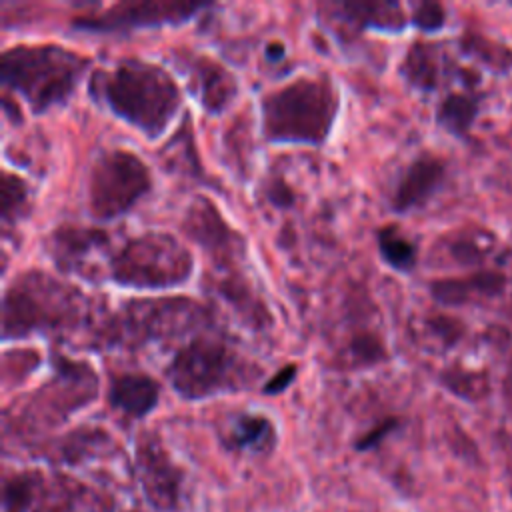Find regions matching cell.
I'll use <instances>...</instances> for the list:
<instances>
[{
	"label": "cell",
	"mask_w": 512,
	"mask_h": 512,
	"mask_svg": "<svg viewBox=\"0 0 512 512\" xmlns=\"http://www.w3.org/2000/svg\"><path fill=\"white\" fill-rule=\"evenodd\" d=\"M504 396H506L508 404L512 406V362H510L508 372H506V378H504Z\"/></svg>",
	"instance_id": "obj_34"
},
{
	"label": "cell",
	"mask_w": 512,
	"mask_h": 512,
	"mask_svg": "<svg viewBox=\"0 0 512 512\" xmlns=\"http://www.w3.org/2000/svg\"><path fill=\"white\" fill-rule=\"evenodd\" d=\"M148 164L126 148L100 152L88 172V212L98 222L128 214L152 190Z\"/></svg>",
	"instance_id": "obj_8"
},
{
	"label": "cell",
	"mask_w": 512,
	"mask_h": 512,
	"mask_svg": "<svg viewBox=\"0 0 512 512\" xmlns=\"http://www.w3.org/2000/svg\"><path fill=\"white\" fill-rule=\"evenodd\" d=\"M440 382L452 394L476 402L490 392V378L484 370H468L462 366H450L440 374Z\"/></svg>",
	"instance_id": "obj_25"
},
{
	"label": "cell",
	"mask_w": 512,
	"mask_h": 512,
	"mask_svg": "<svg viewBox=\"0 0 512 512\" xmlns=\"http://www.w3.org/2000/svg\"><path fill=\"white\" fill-rule=\"evenodd\" d=\"M210 8L206 2H170V0H142L120 2L100 12L78 14L72 20L76 30L92 34H126L146 28L180 26L190 22L200 10Z\"/></svg>",
	"instance_id": "obj_9"
},
{
	"label": "cell",
	"mask_w": 512,
	"mask_h": 512,
	"mask_svg": "<svg viewBox=\"0 0 512 512\" xmlns=\"http://www.w3.org/2000/svg\"><path fill=\"white\" fill-rule=\"evenodd\" d=\"M430 334L440 340L442 346L450 348L454 344H458L464 336V324L458 320V318H450V316H434V318H428L426 322Z\"/></svg>",
	"instance_id": "obj_28"
},
{
	"label": "cell",
	"mask_w": 512,
	"mask_h": 512,
	"mask_svg": "<svg viewBox=\"0 0 512 512\" xmlns=\"http://www.w3.org/2000/svg\"><path fill=\"white\" fill-rule=\"evenodd\" d=\"M136 458L148 502L156 510L172 512L178 506L180 470L172 464L162 444L148 434L140 438Z\"/></svg>",
	"instance_id": "obj_11"
},
{
	"label": "cell",
	"mask_w": 512,
	"mask_h": 512,
	"mask_svg": "<svg viewBox=\"0 0 512 512\" xmlns=\"http://www.w3.org/2000/svg\"><path fill=\"white\" fill-rule=\"evenodd\" d=\"M32 504V478L14 476L4 484V512H26Z\"/></svg>",
	"instance_id": "obj_27"
},
{
	"label": "cell",
	"mask_w": 512,
	"mask_h": 512,
	"mask_svg": "<svg viewBox=\"0 0 512 512\" xmlns=\"http://www.w3.org/2000/svg\"><path fill=\"white\" fill-rule=\"evenodd\" d=\"M108 244V234L100 228L62 224L46 238L48 254L62 272L82 274L92 254Z\"/></svg>",
	"instance_id": "obj_13"
},
{
	"label": "cell",
	"mask_w": 512,
	"mask_h": 512,
	"mask_svg": "<svg viewBox=\"0 0 512 512\" xmlns=\"http://www.w3.org/2000/svg\"><path fill=\"white\" fill-rule=\"evenodd\" d=\"M338 108L340 96L330 76H300L262 96V136L272 144L322 146L332 134Z\"/></svg>",
	"instance_id": "obj_3"
},
{
	"label": "cell",
	"mask_w": 512,
	"mask_h": 512,
	"mask_svg": "<svg viewBox=\"0 0 512 512\" xmlns=\"http://www.w3.org/2000/svg\"><path fill=\"white\" fill-rule=\"evenodd\" d=\"M446 22V10L438 2H420L414 6L412 24L422 32H436Z\"/></svg>",
	"instance_id": "obj_29"
},
{
	"label": "cell",
	"mask_w": 512,
	"mask_h": 512,
	"mask_svg": "<svg viewBox=\"0 0 512 512\" xmlns=\"http://www.w3.org/2000/svg\"><path fill=\"white\" fill-rule=\"evenodd\" d=\"M172 56L184 70L188 88L206 114L216 116L236 100L238 80L224 64L190 50H174Z\"/></svg>",
	"instance_id": "obj_10"
},
{
	"label": "cell",
	"mask_w": 512,
	"mask_h": 512,
	"mask_svg": "<svg viewBox=\"0 0 512 512\" xmlns=\"http://www.w3.org/2000/svg\"><path fill=\"white\" fill-rule=\"evenodd\" d=\"M228 444L234 448L268 450L274 444L272 422L260 414H240L230 428Z\"/></svg>",
	"instance_id": "obj_21"
},
{
	"label": "cell",
	"mask_w": 512,
	"mask_h": 512,
	"mask_svg": "<svg viewBox=\"0 0 512 512\" xmlns=\"http://www.w3.org/2000/svg\"><path fill=\"white\" fill-rule=\"evenodd\" d=\"M506 276L500 272H476L466 278H440L430 282L432 298L442 306H462L472 298H494L504 292Z\"/></svg>",
	"instance_id": "obj_16"
},
{
	"label": "cell",
	"mask_w": 512,
	"mask_h": 512,
	"mask_svg": "<svg viewBox=\"0 0 512 512\" xmlns=\"http://www.w3.org/2000/svg\"><path fill=\"white\" fill-rule=\"evenodd\" d=\"M264 52H266V60H268V62H272V64H276V62L284 60V56H286V50H284V46H282V44H278V42H272V44H268Z\"/></svg>",
	"instance_id": "obj_33"
},
{
	"label": "cell",
	"mask_w": 512,
	"mask_h": 512,
	"mask_svg": "<svg viewBox=\"0 0 512 512\" xmlns=\"http://www.w3.org/2000/svg\"><path fill=\"white\" fill-rule=\"evenodd\" d=\"M462 50L474 60L482 62L496 74H508L512 70V50L500 42L484 38L476 32H468L460 40Z\"/></svg>",
	"instance_id": "obj_24"
},
{
	"label": "cell",
	"mask_w": 512,
	"mask_h": 512,
	"mask_svg": "<svg viewBox=\"0 0 512 512\" xmlns=\"http://www.w3.org/2000/svg\"><path fill=\"white\" fill-rule=\"evenodd\" d=\"M182 230L204 250L206 258H210L212 268L218 274L216 290L222 298L230 302V306H234L252 328L268 326L270 312L254 294L242 268L246 258V242L242 234H238L220 210L204 196H196L186 208Z\"/></svg>",
	"instance_id": "obj_2"
},
{
	"label": "cell",
	"mask_w": 512,
	"mask_h": 512,
	"mask_svg": "<svg viewBox=\"0 0 512 512\" xmlns=\"http://www.w3.org/2000/svg\"><path fill=\"white\" fill-rule=\"evenodd\" d=\"M400 76L420 92H432L440 84V52L428 42H414L402 62Z\"/></svg>",
	"instance_id": "obj_17"
},
{
	"label": "cell",
	"mask_w": 512,
	"mask_h": 512,
	"mask_svg": "<svg viewBox=\"0 0 512 512\" xmlns=\"http://www.w3.org/2000/svg\"><path fill=\"white\" fill-rule=\"evenodd\" d=\"M446 254L458 266H478L496 246V236L480 226H468L450 234L444 242Z\"/></svg>",
	"instance_id": "obj_18"
},
{
	"label": "cell",
	"mask_w": 512,
	"mask_h": 512,
	"mask_svg": "<svg viewBox=\"0 0 512 512\" xmlns=\"http://www.w3.org/2000/svg\"><path fill=\"white\" fill-rule=\"evenodd\" d=\"M264 194L272 206H278L282 210L292 208L296 202L294 190L282 178H268V182L264 184Z\"/></svg>",
	"instance_id": "obj_30"
},
{
	"label": "cell",
	"mask_w": 512,
	"mask_h": 512,
	"mask_svg": "<svg viewBox=\"0 0 512 512\" xmlns=\"http://www.w3.org/2000/svg\"><path fill=\"white\" fill-rule=\"evenodd\" d=\"M28 202H30V188L26 180H22L18 174L2 172L0 178V220L2 226H14L20 218L28 214Z\"/></svg>",
	"instance_id": "obj_23"
},
{
	"label": "cell",
	"mask_w": 512,
	"mask_h": 512,
	"mask_svg": "<svg viewBox=\"0 0 512 512\" xmlns=\"http://www.w3.org/2000/svg\"><path fill=\"white\" fill-rule=\"evenodd\" d=\"M256 368L222 338L194 336L176 350L164 374L182 398L202 400L246 388L260 374Z\"/></svg>",
	"instance_id": "obj_6"
},
{
	"label": "cell",
	"mask_w": 512,
	"mask_h": 512,
	"mask_svg": "<svg viewBox=\"0 0 512 512\" xmlns=\"http://www.w3.org/2000/svg\"><path fill=\"white\" fill-rule=\"evenodd\" d=\"M480 110L476 94L452 92L436 108V122L456 138H466Z\"/></svg>",
	"instance_id": "obj_19"
},
{
	"label": "cell",
	"mask_w": 512,
	"mask_h": 512,
	"mask_svg": "<svg viewBox=\"0 0 512 512\" xmlns=\"http://www.w3.org/2000/svg\"><path fill=\"white\" fill-rule=\"evenodd\" d=\"M160 400V384L144 372H120L110 378L108 402L130 418H144Z\"/></svg>",
	"instance_id": "obj_14"
},
{
	"label": "cell",
	"mask_w": 512,
	"mask_h": 512,
	"mask_svg": "<svg viewBox=\"0 0 512 512\" xmlns=\"http://www.w3.org/2000/svg\"><path fill=\"white\" fill-rule=\"evenodd\" d=\"M90 60L60 44H16L0 54V80L34 114L66 104Z\"/></svg>",
	"instance_id": "obj_4"
},
{
	"label": "cell",
	"mask_w": 512,
	"mask_h": 512,
	"mask_svg": "<svg viewBox=\"0 0 512 512\" xmlns=\"http://www.w3.org/2000/svg\"><path fill=\"white\" fill-rule=\"evenodd\" d=\"M444 180L446 162L430 152L418 154L400 174L390 196V208L398 214H408L426 206Z\"/></svg>",
	"instance_id": "obj_12"
},
{
	"label": "cell",
	"mask_w": 512,
	"mask_h": 512,
	"mask_svg": "<svg viewBox=\"0 0 512 512\" xmlns=\"http://www.w3.org/2000/svg\"><path fill=\"white\" fill-rule=\"evenodd\" d=\"M164 156L172 170L184 172L188 178H196L202 184H210V180L206 178V174L202 170L200 158L196 154V146H194V138L190 136V128L186 124L166 144Z\"/></svg>",
	"instance_id": "obj_22"
},
{
	"label": "cell",
	"mask_w": 512,
	"mask_h": 512,
	"mask_svg": "<svg viewBox=\"0 0 512 512\" xmlns=\"http://www.w3.org/2000/svg\"><path fill=\"white\" fill-rule=\"evenodd\" d=\"M86 300L74 286L40 272L26 270L2 296L4 340L26 338L34 332L70 330L84 318Z\"/></svg>",
	"instance_id": "obj_5"
},
{
	"label": "cell",
	"mask_w": 512,
	"mask_h": 512,
	"mask_svg": "<svg viewBox=\"0 0 512 512\" xmlns=\"http://www.w3.org/2000/svg\"><path fill=\"white\" fill-rule=\"evenodd\" d=\"M396 426H398V418H386V420L378 422L372 430H368L364 436L358 438L356 450H370V448L378 446Z\"/></svg>",
	"instance_id": "obj_31"
},
{
	"label": "cell",
	"mask_w": 512,
	"mask_h": 512,
	"mask_svg": "<svg viewBox=\"0 0 512 512\" xmlns=\"http://www.w3.org/2000/svg\"><path fill=\"white\" fill-rule=\"evenodd\" d=\"M330 10L332 18L342 22L352 32L380 30L396 34L408 24L398 2H340L332 4Z\"/></svg>",
	"instance_id": "obj_15"
},
{
	"label": "cell",
	"mask_w": 512,
	"mask_h": 512,
	"mask_svg": "<svg viewBox=\"0 0 512 512\" xmlns=\"http://www.w3.org/2000/svg\"><path fill=\"white\" fill-rule=\"evenodd\" d=\"M194 258L168 232H144L128 238L110 256V280L134 290H166L190 280Z\"/></svg>",
	"instance_id": "obj_7"
},
{
	"label": "cell",
	"mask_w": 512,
	"mask_h": 512,
	"mask_svg": "<svg viewBox=\"0 0 512 512\" xmlns=\"http://www.w3.org/2000/svg\"><path fill=\"white\" fill-rule=\"evenodd\" d=\"M348 356L354 366H376L388 358V352L376 332H356L348 342Z\"/></svg>",
	"instance_id": "obj_26"
},
{
	"label": "cell",
	"mask_w": 512,
	"mask_h": 512,
	"mask_svg": "<svg viewBox=\"0 0 512 512\" xmlns=\"http://www.w3.org/2000/svg\"><path fill=\"white\" fill-rule=\"evenodd\" d=\"M296 364H286V366H282L264 386H262V392L264 394H280V392H284L292 382H294V378H296Z\"/></svg>",
	"instance_id": "obj_32"
},
{
	"label": "cell",
	"mask_w": 512,
	"mask_h": 512,
	"mask_svg": "<svg viewBox=\"0 0 512 512\" xmlns=\"http://www.w3.org/2000/svg\"><path fill=\"white\" fill-rule=\"evenodd\" d=\"M376 244L380 258L396 272L408 274L414 270L418 254H416V244L406 238L398 226H382L376 232Z\"/></svg>",
	"instance_id": "obj_20"
},
{
	"label": "cell",
	"mask_w": 512,
	"mask_h": 512,
	"mask_svg": "<svg viewBox=\"0 0 512 512\" xmlns=\"http://www.w3.org/2000/svg\"><path fill=\"white\" fill-rule=\"evenodd\" d=\"M88 90L148 140H158L182 108V92L172 74L142 58H122L112 68L96 70Z\"/></svg>",
	"instance_id": "obj_1"
}]
</instances>
